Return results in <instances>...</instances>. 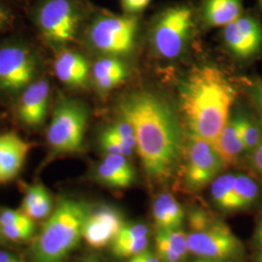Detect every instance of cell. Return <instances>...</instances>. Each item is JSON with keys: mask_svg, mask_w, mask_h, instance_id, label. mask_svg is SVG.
I'll return each mask as SVG.
<instances>
[{"mask_svg": "<svg viewBox=\"0 0 262 262\" xmlns=\"http://www.w3.org/2000/svg\"><path fill=\"white\" fill-rule=\"evenodd\" d=\"M119 110L134 128L136 150L147 176L158 183L171 178L184 147L178 118L170 104L154 93L139 91L124 96Z\"/></svg>", "mask_w": 262, "mask_h": 262, "instance_id": "1", "label": "cell"}, {"mask_svg": "<svg viewBox=\"0 0 262 262\" xmlns=\"http://www.w3.org/2000/svg\"><path fill=\"white\" fill-rule=\"evenodd\" d=\"M179 94L189 136L213 145L228 122L236 96L232 84L219 67L195 66L182 81Z\"/></svg>", "mask_w": 262, "mask_h": 262, "instance_id": "2", "label": "cell"}, {"mask_svg": "<svg viewBox=\"0 0 262 262\" xmlns=\"http://www.w3.org/2000/svg\"><path fill=\"white\" fill-rule=\"evenodd\" d=\"M90 206L73 198H61L48 216L31 246L33 262H63L83 239Z\"/></svg>", "mask_w": 262, "mask_h": 262, "instance_id": "3", "label": "cell"}, {"mask_svg": "<svg viewBox=\"0 0 262 262\" xmlns=\"http://www.w3.org/2000/svg\"><path fill=\"white\" fill-rule=\"evenodd\" d=\"M197 21V8L188 1L171 3L158 10L150 26V42L156 53L170 60L182 56Z\"/></svg>", "mask_w": 262, "mask_h": 262, "instance_id": "4", "label": "cell"}, {"mask_svg": "<svg viewBox=\"0 0 262 262\" xmlns=\"http://www.w3.org/2000/svg\"><path fill=\"white\" fill-rule=\"evenodd\" d=\"M93 12L86 0H36L30 16L43 37L63 45L75 40Z\"/></svg>", "mask_w": 262, "mask_h": 262, "instance_id": "5", "label": "cell"}, {"mask_svg": "<svg viewBox=\"0 0 262 262\" xmlns=\"http://www.w3.org/2000/svg\"><path fill=\"white\" fill-rule=\"evenodd\" d=\"M140 29V16L94 11L86 25L89 42L110 56H125L134 50Z\"/></svg>", "mask_w": 262, "mask_h": 262, "instance_id": "6", "label": "cell"}, {"mask_svg": "<svg viewBox=\"0 0 262 262\" xmlns=\"http://www.w3.org/2000/svg\"><path fill=\"white\" fill-rule=\"evenodd\" d=\"M88 123V111L75 100L62 99L56 104L48 127L47 141L54 154H73L82 150Z\"/></svg>", "mask_w": 262, "mask_h": 262, "instance_id": "7", "label": "cell"}, {"mask_svg": "<svg viewBox=\"0 0 262 262\" xmlns=\"http://www.w3.org/2000/svg\"><path fill=\"white\" fill-rule=\"evenodd\" d=\"M185 155L184 181L191 191L203 189L225 168V161L215 147L206 141L189 137Z\"/></svg>", "mask_w": 262, "mask_h": 262, "instance_id": "8", "label": "cell"}, {"mask_svg": "<svg viewBox=\"0 0 262 262\" xmlns=\"http://www.w3.org/2000/svg\"><path fill=\"white\" fill-rule=\"evenodd\" d=\"M189 253L199 258L227 260L242 252V244L229 226L215 220L205 229L187 235Z\"/></svg>", "mask_w": 262, "mask_h": 262, "instance_id": "9", "label": "cell"}, {"mask_svg": "<svg viewBox=\"0 0 262 262\" xmlns=\"http://www.w3.org/2000/svg\"><path fill=\"white\" fill-rule=\"evenodd\" d=\"M223 40L233 56L248 59L262 49V25L253 13H243L238 19L225 26Z\"/></svg>", "mask_w": 262, "mask_h": 262, "instance_id": "10", "label": "cell"}, {"mask_svg": "<svg viewBox=\"0 0 262 262\" xmlns=\"http://www.w3.org/2000/svg\"><path fill=\"white\" fill-rule=\"evenodd\" d=\"M36 63L24 48L6 46L0 49V89L18 92L34 79Z\"/></svg>", "mask_w": 262, "mask_h": 262, "instance_id": "11", "label": "cell"}, {"mask_svg": "<svg viewBox=\"0 0 262 262\" xmlns=\"http://www.w3.org/2000/svg\"><path fill=\"white\" fill-rule=\"evenodd\" d=\"M124 225L121 212L111 206H102L91 211L88 215L83 239L93 249H103L112 245Z\"/></svg>", "mask_w": 262, "mask_h": 262, "instance_id": "12", "label": "cell"}, {"mask_svg": "<svg viewBox=\"0 0 262 262\" xmlns=\"http://www.w3.org/2000/svg\"><path fill=\"white\" fill-rule=\"evenodd\" d=\"M30 149L31 144L16 132L0 134V185L19 175Z\"/></svg>", "mask_w": 262, "mask_h": 262, "instance_id": "13", "label": "cell"}, {"mask_svg": "<svg viewBox=\"0 0 262 262\" xmlns=\"http://www.w3.org/2000/svg\"><path fill=\"white\" fill-rule=\"evenodd\" d=\"M50 85L46 80H39L29 84L19 99L18 116L28 126L42 124L47 115Z\"/></svg>", "mask_w": 262, "mask_h": 262, "instance_id": "14", "label": "cell"}, {"mask_svg": "<svg viewBox=\"0 0 262 262\" xmlns=\"http://www.w3.org/2000/svg\"><path fill=\"white\" fill-rule=\"evenodd\" d=\"M198 20L203 28H225L244 13L243 0H200Z\"/></svg>", "mask_w": 262, "mask_h": 262, "instance_id": "15", "label": "cell"}, {"mask_svg": "<svg viewBox=\"0 0 262 262\" xmlns=\"http://www.w3.org/2000/svg\"><path fill=\"white\" fill-rule=\"evenodd\" d=\"M100 183L115 188H126L134 184L136 174L127 158L121 155H106L96 168Z\"/></svg>", "mask_w": 262, "mask_h": 262, "instance_id": "16", "label": "cell"}, {"mask_svg": "<svg viewBox=\"0 0 262 262\" xmlns=\"http://www.w3.org/2000/svg\"><path fill=\"white\" fill-rule=\"evenodd\" d=\"M55 71L57 78L70 86L80 88L88 83L90 66L84 56L72 51L60 53L56 57Z\"/></svg>", "mask_w": 262, "mask_h": 262, "instance_id": "17", "label": "cell"}, {"mask_svg": "<svg viewBox=\"0 0 262 262\" xmlns=\"http://www.w3.org/2000/svg\"><path fill=\"white\" fill-rule=\"evenodd\" d=\"M185 210L175 196L163 192L152 204V217L158 230L179 229L185 221Z\"/></svg>", "mask_w": 262, "mask_h": 262, "instance_id": "18", "label": "cell"}, {"mask_svg": "<svg viewBox=\"0 0 262 262\" xmlns=\"http://www.w3.org/2000/svg\"><path fill=\"white\" fill-rule=\"evenodd\" d=\"M93 75L97 89L109 92L122 84L128 76L125 64L116 57H104L94 63Z\"/></svg>", "mask_w": 262, "mask_h": 262, "instance_id": "19", "label": "cell"}, {"mask_svg": "<svg viewBox=\"0 0 262 262\" xmlns=\"http://www.w3.org/2000/svg\"><path fill=\"white\" fill-rule=\"evenodd\" d=\"M222 159L227 164H233L245 150L243 140L237 128L235 120L228 121L215 143L213 144Z\"/></svg>", "mask_w": 262, "mask_h": 262, "instance_id": "20", "label": "cell"}, {"mask_svg": "<svg viewBox=\"0 0 262 262\" xmlns=\"http://www.w3.org/2000/svg\"><path fill=\"white\" fill-rule=\"evenodd\" d=\"M52 197L42 184H36L28 189L23 200L21 211L33 221L46 219L52 214Z\"/></svg>", "mask_w": 262, "mask_h": 262, "instance_id": "21", "label": "cell"}, {"mask_svg": "<svg viewBox=\"0 0 262 262\" xmlns=\"http://www.w3.org/2000/svg\"><path fill=\"white\" fill-rule=\"evenodd\" d=\"M257 194L258 187L253 179L246 175H236L230 212L242 211L253 206Z\"/></svg>", "mask_w": 262, "mask_h": 262, "instance_id": "22", "label": "cell"}, {"mask_svg": "<svg viewBox=\"0 0 262 262\" xmlns=\"http://www.w3.org/2000/svg\"><path fill=\"white\" fill-rule=\"evenodd\" d=\"M235 179V174H225L212 182L211 195L213 202L219 209L225 212H230Z\"/></svg>", "mask_w": 262, "mask_h": 262, "instance_id": "23", "label": "cell"}, {"mask_svg": "<svg viewBox=\"0 0 262 262\" xmlns=\"http://www.w3.org/2000/svg\"><path fill=\"white\" fill-rule=\"evenodd\" d=\"M100 144L107 155H121L125 158L130 157L134 148L123 140L114 131L107 127L100 135Z\"/></svg>", "mask_w": 262, "mask_h": 262, "instance_id": "24", "label": "cell"}, {"mask_svg": "<svg viewBox=\"0 0 262 262\" xmlns=\"http://www.w3.org/2000/svg\"><path fill=\"white\" fill-rule=\"evenodd\" d=\"M237 128L243 140L245 150H254L261 140L262 134L258 126L244 116L235 118Z\"/></svg>", "mask_w": 262, "mask_h": 262, "instance_id": "25", "label": "cell"}, {"mask_svg": "<svg viewBox=\"0 0 262 262\" xmlns=\"http://www.w3.org/2000/svg\"><path fill=\"white\" fill-rule=\"evenodd\" d=\"M2 236L11 241L21 242L28 240L32 237L35 231L34 221L31 219H27L15 225L1 226Z\"/></svg>", "mask_w": 262, "mask_h": 262, "instance_id": "26", "label": "cell"}, {"mask_svg": "<svg viewBox=\"0 0 262 262\" xmlns=\"http://www.w3.org/2000/svg\"><path fill=\"white\" fill-rule=\"evenodd\" d=\"M149 245V238L144 237L137 240H130L124 242H113L112 253L119 258H131L147 250Z\"/></svg>", "mask_w": 262, "mask_h": 262, "instance_id": "27", "label": "cell"}, {"mask_svg": "<svg viewBox=\"0 0 262 262\" xmlns=\"http://www.w3.org/2000/svg\"><path fill=\"white\" fill-rule=\"evenodd\" d=\"M158 234L160 235L164 240L167 241L170 247L183 256L185 259L187 258V253H189L188 250V241L187 235L179 229H167V230H159Z\"/></svg>", "mask_w": 262, "mask_h": 262, "instance_id": "28", "label": "cell"}, {"mask_svg": "<svg viewBox=\"0 0 262 262\" xmlns=\"http://www.w3.org/2000/svg\"><path fill=\"white\" fill-rule=\"evenodd\" d=\"M215 221V217L201 208H193L187 215V224L191 232L203 230Z\"/></svg>", "mask_w": 262, "mask_h": 262, "instance_id": "29", "label": "cell"}, {"mask_svg": "<svg viewBox=\"0 0 262 262\" xmlns=\"http://www.w3.org/2000/svg\"><path fill=\"white\" fill-rule=\"evenodd\" d=\"M150 233L149 227L144 224L124 225L114 242H124L130 240H137L144 237H148Z\"/></svg>", "mask_w": 262, "mask_h": 262, "instance_id": "30", "label": "cell"}, {"mask_svg": "<svg viewBox=\"0 0 262 262\" xmlns=\"http://www.w3.org/2000/svg\"><path fill=\"white\" fill-rule=\"evenodd\" d=\"M156 253L161 262H184L185 258L176 253L160 235L156 236Z\"/></svg>", "mask_w": 262, "mask_h": 262, "instance_id": "31", "label": "cell"}, {"mask_svg": "<svg viewBox=\"0 0 262 262\" xmlns=\"http://www.w3.org/2000/svg\"><path fill=\"white\" fill-rule=\"evenodd\" d=\"M109 127L123 140L126 141L132 148H134V149L136 148L137 142H136V137H135V131L129 122L122 119L121 122L114 123Z\"/></svg>", "mask_w": 262, "mask_h": 262, "instance_id": "32", "label": "cell"}, {"mask_svg": "<svg viewBox=\"0 0 262 262\" xmlns=\"http://www.w3.org/2000/svg\"><path fill=\"white\" fill-rule=\"evenodd\" d=\"M122 13L131 16H140L150 6L151 0H119Z\"/></svg>", "mask_w": 262, "mask_h": 262, "instance_id": "33", "label": "cell"}, {"mask_svg": "<svg viewBox=\"0 0 262 262\" xmlns=\"http://www.w3.org/2000/svg\"><path fill=\"white\" fill-rule=\"evenodd\" d=\"M8 0H0V31L9 28L16 20V15Z\"/></svg>", "mask_w": 262, "mask_h": 262, "instance_id": "34", "label": "cell"}, {"mask_svg": "<svg viewBox=\"0 0 262 262\" xmlns=\"http://www.w3.org/2000/svg\"><path fill=\"white\" fill-rule=\"evenodd\" d=\"M28 219L23 211L5 209L0 212V227L5 225H12Z\"/></svg>", "mask_w": 262, "mask_h": 262, "instance_id": "35", "label": "cell"}, {"mask_svg": "<svg viewBox=\"0 0 262 262\" xmlns=\"http://www.w3.org/2000/svg\"><path fill=\"white\" fill-rule=\"evenodd\" d=\"M251 92L254 102L262 111V81L256 80L252 85Z\"/></svg>", "mask_w": 262, "mask_h": 262, "instance_id": "36", "label": "cell"}, {"mask_svg": "<svg viewBox=\"0 0 262 262\" xmlns=\"http://www.w3.org/2000/svg\"><path fill=\"white\" fill-rule=\"evenodd\" d=\"M133 257H135L139 262H161L157 253H154L149 250H145Z\"/></svg>", "mask_w": 262, "mask_h": 262, "instance_id": "37", "label": "cell"}, {"mask_svg": "<svg viewBox=\"0 0 262 262\" xmlns=\"http://www.w3.org/2000/svg\"><path fill=\"white\" fill-rule=\"evenodd\" d=\"M253 165L262 174V136L258 146L253 150Z\"/></svg>", "mask_w": 262, "mask_h": 262, "instance_id": "38", "label": "cell"}, {"mask_svg": "<svg viewBox=\"0 0 262 262\" xmlns=\"http://www.w3.org/2000/svg\"><path fill=\"white\" fill-rule=\"evenodd\" d=\"M0 262H25L19 256L5 251H0Z\"/></svg>", "mask_w": 262, "mask_h": 262, "instance_id": "39", "label": "cell"}, {"mask_svg": "<svg viewBox=\"0 0 262 262\" xmlns=\"http://www.w3.org/2000/svg\"><path fill=\"white\" fill-rule=\"evenodd\" d=\"M255 241L262 249V221L257 226L256 231H255Z\"/></svg>", "mask_w": 262, "mask_h": 262, "instance_id": "40", "label": "cell"}, {"mask_svg": "<svg viewBox=\"0 0 262 262\" xmlns=\"http://www.w3.org/2000/svg\"><path fill=\"white\" fill-rule=\"evenodd\" d=\"M201 262H224V260L220 259H207V258H198Z\"/></svg>", "mask_w": 262, "mask_h": 262, "instance_id": "41", "label": "cell"}, {"mask_svg": "<svg viewBox=\"0 0 262 262\" xmlns=\"http://www.w3.org/2000/svg\"><path fill=\"white\" fill-rule=\"evenodd\" d=\"M128 262H139L135 257H131L130 259H129V261Z\"/></svg>", "mask_w": 262, "mask_h": 262, "instance_id": "42", "label": "cell"}, {"mask_svg": "<svg viewBox=\"0 0 262 262\" xmlns=\"http://www.w3.org/2000/svg\"><path fill=\"white\" fill-rule=\"evenodd\" d=\"M82 262H100L97 261V260H94V259H88V260H84V261Z\"/></svg>", "mask_w": 262, "mask_h": 262, "instance_id": "43", "label": "cell"}, {"mask_svg": "<svg viewBox=\"0 0 262 262\" xmlns=\"http://www.w3.org/2000/svg\"><path fill=\"white\" fill-rule=\"evenodd\" d=\"M3 238H4V237L2 236V233H1V228H0V241H1Z\"/></svg>", "mask_w": 262, "mask_h": 262, "instance_id": "44", "label": "cell"}, {"mask_svg": "<svg viewBox=\"0 0 262 262\" xmlns=\"http://www.w3.org/2000/svg\"><path fill=\"white\" fill-rule=\"evenodd\" d=\"M258 2H259V5H260V7H261L262 9V0H258Z\"/></svg>", "mask_w": 262, "mask_h": 262, "instance_id": "45", "label": "cell"}, {"mask_svg": "<svg viewBox=\"0 0 262 262\" xmlns=\"http://www.w3.org/2000/svg\"><path fill=\"white\" fill-rule=\"evenodd\" d=\"M258 262H262V253L261 255H260V257H259V261Z\"/></svg>", "mask_w": 262, "mask_h": 262, "instance_id": "46", "label": "cell"}, {"mask_svg": "<svg viewBox=\"0 0 262 262\" xmlns=\"http://www.w3.org/2000/svg\"><path fill=\"white\" fill-rule=\"evenodd\" d=\"M8 1H10V0H8ZM15 1H26V0H15Z\"/></svg>", "mask_w": 262, "mask_h": 262, "instance_id": "47", "label": "cell"}, {"mask_svg": "<svg viewBox=\"0 0 262 262\" xmlns=\"http://www.w3.org/2000/svg\"><path fill=\"white\" fill-rule=\"evenodd\" d=\"M194 262H201V261H200V260H199V259H197V260H195V261H194Z\"/></svg>", "mask_w": 262, "mask_h": 262, "instance_id": "48", "label": "cell"}]
</instances>
